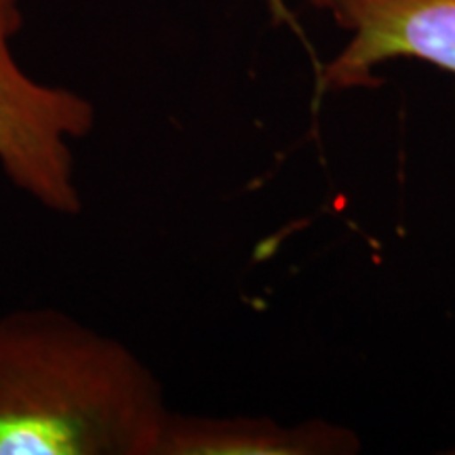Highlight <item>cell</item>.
I'll use <instances>...</instances> for the list:
<instances>
[{
  "instance_id": "obj_1",
  "label": "cell",
  "mask_w": 455,
  "mask_h": 455,
  "mask_svg": "<svg viewBox=\"0 0 455 455\" xmlns=\"http://www.w3.org/2000/svg\"><path fill=\"white\" fill-rule=\"evenodd\" d=\"M169 413L121 339L55 308L0 315V455H158Z\"/></svg>"
},
{
  "instance_id": "obj_2",
  "label": "cell",
  "mask_w": 455,
  "mask_h": 455,
  "mask_svg": "<svg viewBox=\"0 0 455 455\" xmlns=\"http://www.w3.org/2000/svg\"><path fill=\"white\" fill-rule=\"evenodd\" d=\"M24 26L21 0H0V169L17 190L57 215H78L74 144L95 129V106L44 84L17 64L11 41Z\"/></svg>"
},
{
  "instance_id": "obj_3",
  "label": "cell",
  "mask_w": 455,
  "mask_h": 455,
  "mask_svg": "<svg viewBox=\"0 0 455 455\" xmlns=\"http://www.w3.org/2000/svg\"><path fill=\"white\" fill-rule=\"evenodd\" d=\"M348 34L316 68V95L373 89L379 66L415 60L455 74V0H316Z\"/></svg>"
},
{
  "instance_id": "obj_4",
  "label": "cell",
  "mask_w": 455,
  "mask_h": 455,
  "mask_svg": "<svg viewBox=\"0 0 455 455\" xmlns=\"http://www.w3.org/2000/svg\"><path fill=\"white\" fill-rule=\"evenodd\" d=\"M358 449L355 432L325 422L281 426L268 418L169 413L158 455H327Z\"/></svg>"
},
{
  "instance_id": "obj_5",
  "label": "cell",
  "mask_w": 455,
  "mask_h": 455,
  "mask_svg": "<svg viewBox=\"0 0 455 455\" xmlns=\"http://www.w3.org/2000/svg\"><path fill=\"white\" fill-rule=\"evenodd\" d=\"M315 3H316V0H308V4H312V7H315ZM266 4H268L272 24H275V26H287L289 30H293L295 34H298V36L301 38V41H304V44L310 51V44L306 43L304 32H301V28L298 26V21H295L293 13L287 7V0H266ZM310 53H312V51H310Z\"/></svg>"
},
{
  "instance_id": "obj_6",
  "label": "cell",
  "mask_w": 455,
  "mask_h": 455,
  "mask_svg": "<svg viewBox=\"0 0 455 455\" xmlns=\"http://www.w3.org/2000/svg\"><path fill=\"white\" fill-rule=\"evenodd\" d=\"M453 453H455V449H453Z\"/></svg>"
}]
</instances>
